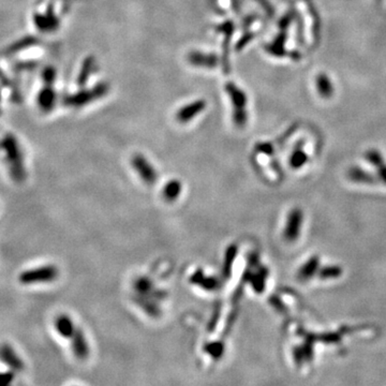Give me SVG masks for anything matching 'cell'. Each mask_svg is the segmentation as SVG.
Returning a JSON list of instances; mask_svg holds the SVG:
<instances>
[{"label":"cell","mask_w":386,"mask_h":386,"mask_svg":"<svg viewBox=\"0 0 386 386\" xmlns=\"http://www.w3.org/2000/svg\"><path fill=\"white\" fill-rule=\"evenodd\" d=\"M109 90L108 85L106 83H101L97 85L96 87L89 90H85L83 93H79L77 96L71 97L68 102L73 106H82L85 104H88L89 102L96 101L100 98L104 97Z\"/></svg>","instance_id":"obj_6"},{"label":"cell","mask_w":386,"mask_h":386,"mask_svg":"<svg viewBox=\"0 0 386 386\" xmlns=\"http://www.w3.org/2000/svg\"><path fill=\"white\" fill-rule=\"evenodd\" d=\"M187 60L190 65L193 67L214 69L219 65V62L221 61V58H219L215 54L202 53L200 51H192L188 54Z\"/></svg>","instance_id":"obj_8"},{"label":"cell","mask_w":386,"mask_h":386,"mask_svg":"<svg viewBox=\"0 0 386 386\" xmlns=\"http://www.w3.org/2000/svg\"><path fill=\"white\" fill-rule=\"evenodd\" d=\"M255 1L260 5V7L265 11V13H266L268 16H273L274 15V8L272 3H270L268 0H255Z\"/></svg>","instance_id":"obj_18"},{"label":"cell","mask_w":386,"mask_h":386,"mask_svg":"<svg viewBox=\"0 0 386 386\" xmlns=\"http://www.w3.org/2000/svg\"><path fill=\"white\" fill-rule=\"evenodd\" d=\"M58 274L59 272L55 265H44L41 267L25 270L20 275L19 280L23 284L44 283L56 280Z\"/></svg>","instance_id":"obj_3"},{"label":"cell","mask_w":386,"mask_h":386,"mask_svg":"<svg viewBox=\"0 0 386 386\" xmlns=\"http://www.w3.org/2000/svg\"><path fill=\"white\" fill-rule=\"evenodd\" d=\"M315 86L316 90H318L319 95L324 98V99H330L334 94V87L331 82L330 77L326 74L320 73L318 77H315Z\"/></svg>","instance_id":"obj_12"},{"label":"cell","mask_w":386,"mask_h":386,"mask_svg":"<svg viewBox=\"0 0 386 386\" xmlns=\"http://www.w3.org/2000/svg\"><path fill=\"white\" fill-rule=\"evenodd\" d=\"M214 10L226 14L228 12H237L238 1L237 0H210Z\"/></svg>","instance_id":"obj_15"},{"label":"cell","mask_w":386,"mask_h":386,"mask_svg":"<svg viewBox=\"0 0 386 386\" xmlns=\"http://www.w3.org/2000/svg\"><path fill=\"white\" fill-rule=\"evenodd\" d=\"M226 91L233 106V123L238 128H243L246 126L248 120V113L246 108L248 102L247 95L243 89L239 88L233 82H229L226 84Z\"/></svg>","instance_id":"obj_2"},{"label":"cell","mask_w":386,"mask_h":386,"mask_svg":"<svg viewBox=\"0 0 386 386\" xmlns=\"http://www.w3.org/2000/svg\"><path fill=\"white\" fill-rule=\"evenodd\" d=\"M132 166H133L134 171L139 174L141 180L146 183V185L152 186L157 181L158 174L157 171L153 166V164L149 162L148 159L144 157L141 154H136L131 160Z\"/></svg>","instance_id":"obj_4"},{"label":"cell","mask_w":386,"mask_h":386,"mask_svg":"<svg viewBox=\"0 0 386 386\" xmlns=\"http://www.w3.org/2000/svg\"><path fill=\"white\" fill-rule=\"evenodd\" d=\"M14 374L13 372H0V386L8 385L13 381Z\"/></svg>","instance_id":"obj_19"},{"label":"cell","mask_w":386,"mask_h":386,"mask_svg":"<svg viewBox=\"0 0 386 386\" xmlns=\"http://www.w3.org/2000/svg\"><path fill=\"white\" fill-rule=\"evenodd\" d=\"M71 339V348L73 351V354L76 355L77 359L84 360L89 356V345L86 339L84 333L80 328L77 327L76 332L73 333Z\"/></svg>","instance_id":"obj_9"},{"label":"cell","mask_w":386,"mask_h":386,"mask_svg":"<svg viewBox=\"0 0 386 386\" xmlns=\"http://www.w3.org/2000/svg\"><path fill=\"white\" fill-rule=\"evenodd\" d=\"M2 148L7 155V161L10 168V174L13 180L17 183H21L26 180V170L24 168V161L23 155L17 145L16 141L13 137L8 136L2 143Z\"/></svg>","instance_id":"obj_1"},{"label":"cell","mask_w":386,"mask_h":386,"mask_svg":"<svg viewBox=\"0 0 386 386\" xmlns=\"http://www.w3.org/2000/svg\"><path fill=\"white\" fill-rule=\"evenodd\" d=\"M0 360L14 371H22L24 369V362L15 353V351L8 344H3L0 347Z\"/></svg>","instance_id":"obj_10"},{"label":"cell","mask_w":386,"mask_h":386,"mask_svg":"<svg viewBox=\"0 0 386 386\" xmlns=\"http://www.w3.org/2000/svg\"><path fill=\"white\" fill-rule=\"evenodd\" d=\"M207 103L204 100H197L183 105L178 109L175 118L180 124H188L204 111Z\"/></svg>","instance_id":"obj_7"},{"label":"cell","mask_w":386,"mask_h":386,"mask_svg":"<svg viewBox=\"0 0 386 386\" xmlns=\"http://www.w3.org/2000/svg\"><path fill=\"white\" fill-rule=\"evenodd\" d=\"M95 66H96V60L93 58V57H89V58L85 60L83 68H82V71H80V73H79V78H78L80 85H83L85 82H87L89 76L94 71Z\"/></svg>","instance_id":"obj_16"},{"label":"cell","mask_w":386,"mask_h":386,"mask_svg":"<svg viewBox=\"0 0 386 386\" xmlns=\"http://www.w3.org/2000/svg\"><path fill=\"white\" fill-rule=\"evenodd\" d=\"M182 191V186L181 182L178 181L176 180H173L169 181L163 188V198L169 201V202H174L178 199V197L181 194Z\"/></svg>","instance_id":"obj_14"},{"label":"cell","mask_w":386,"mask_h":386,"mask_svg":"<svg viewBox=\"0 0 386 386\" xmlns=\"http://www.w3.org/2000/svg\"><path fill=\"white\" fill-rule=\"evenodd\" d=\"M216 32L221 34L222 37V56L221 63L223 71L226 73L230 72V45H231V40L234 32V24L231 21H227L222 24L216 27Z\"/></svg>","instance_id":"obj_5"},{"label":"cell","mask_w":386,"mask_h":386,"mask_svg":"<svg viewBox=\"0 0 386 386\" xmlns=\"http://www.w3.org/2000/svg\"><path fill=\"white\" fill-rule=\"evenodd\" d=\"M301 216L299 212L293 211L290 214L289 219H287V223L284 230V236L286 239H295L298 235V229H299V222H301Z\"/></svg>","instance_id":"obj_13"},{"label":"cell","mask_w":386,"mask_h":386,"mask_svg":"<svg viewBox=\"0 0 386 386\" xmlns=\"http://www.w3.org/2000/svg\"><path fill=\"white\" fill-rule=\"evenodd\" d=\"M55 328L61 337L69 339L72 337L73 333L76 332L77 326L70 316L67 314H60L57 316L55 321Z\"/></svg>","instance_id":"obj_11"},{"label":"cell","mask_w":386,"mask_h":386,"mask_svg":"<svg viewBox=\"0 0 386 386\" xmlns=\"http://www.w3.org/2000/svg\"><path fill=\"white\" fill-rule=\"evenodd\" d=\"M307 161V155L301 149H297L293 153L290 158V164L293 168H301Z\"/></svg>","instance_id":"obj_17"}]
</instances>
